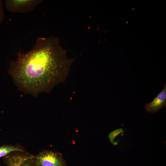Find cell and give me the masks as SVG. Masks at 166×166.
Segmentation results:
<instances>
[{"label": "cell", "instance_id": "obj_7", "mask_svg": "<svg viewBox=\"0 0 166 166\" xmlns=\"http://www.w3.org/2000/svg\"><path fill=\"white\" fill-rule=\"evenodd\" d=\"M124 131L122 128L116 129L110 132L109 135V138L112 144L114 146L117 145L115 140L116 137L120 134H123Z\"/></svg>", "mask_w": 166, "mask_h": 166}, {"label": "cell", "instance_id": "obj_2", "mask_svg": "<svg viewBox=\"0 0 166 166\" xmlns=\"http://www.w3.org/2000/svg\"><path fill=\"white\" fill-rule=\"evenodd\" d=\"M33 158L36 166H67L62 154L56 151H44Z\"/></svg>", "mask_w": 166, "mask_h": 166}, {"label": "cell", "instance_id": "obj_8", "mask_svg": "<svg viewBox=\"0 0 166 166\" xmlns=\"http://www.w3.org/2000/svg\"><path fill=\"white\" fill-rule=\"evenodd\" d=\"M4 5L3 2L0 0V28L5 18Z\"/></svg>", "mask_w": 166, "mask_h": 166}, {"label": "cell", "instance_id": "obj_1", "mask_svg": "<svg viewBox=\"0 0 166 166\" xmlns=\"http://www.w3.org/2000/svg\"><path fill=\"white\" fill-rule=\"evenodd\" d=\"M73 61L58 38L38 37L30 50L18 53L8 73L18 90L36 97L64 82Z\"/></svg>", "mask_w": 166, "mask_h": 166}, {"label": "cell", "instance_id": "obj_3", "mask_svg": "<svg viewBox=\"0 0 166 166\" xmlns=\"http://www.w3.org/2000/svg\"><path fill=\"white\" fill-rule=\"evenodd\" d=\"M40 0H5L4 5L12 13H23L31 12L42 2Z\"/></svg>", "mask_w": 166, "mask_h": 166}, {"label": "cell", "instance_id": "obj_6", "mask_svg": "<svg viewBox=\"0 0 166 166\" xmlns=\"http://www.w3.org/2000/svg\"><path fill=\"white\" fill-rule=\"evenodd\" d=\"M15 151L24 152L19 148L10 145H4L0 147V158L6 156L11 152Z\"/></svg>", "mask_w": 166, "mask_h": 166}, {"label": "cell", "instance_id": "obj_5", "mask_svg": "<svg viewBox=\"0 0 166 166\" xmlns=\"http://www.w3.org/2000/svg\"><path fill=\"white\" fill-rule=\"evenodd\" d=\"M30 156H24L21 155L6 156V160L7 166H20L23 161Z\"/></svg>", "mask_w": 166, "mask_h": 166}, {"label": "cell", "instance_id": "obj_9", "mask_svg": "<svg viewBox=\"0 0 166 166\" xmlns=\"http://www.w3.org/2000/svg\"><path fill=\"white\" fill-rule=\"evenodd\" d=\"M32 157L30 156L28 159H26L21 164L20 166H31L30 160Z\"/></svg>", "mask_w": 166, "mask_h": 166}, {"label": "cell", "instance_id": "obj_4", "mask_svg": "<svg viewBox=\"0 0 166 166\" xmlns=\"http://www.w3.org/2000/svg\"><path fill=\"white\" fill-rule=\"evenodd\" d=\"M166 106V83L162 90L151 102L146 103L144 106L146 111L156 113Z\"/></svg>", "mask_w": 166, "mask_h": 166}]
</instances>
